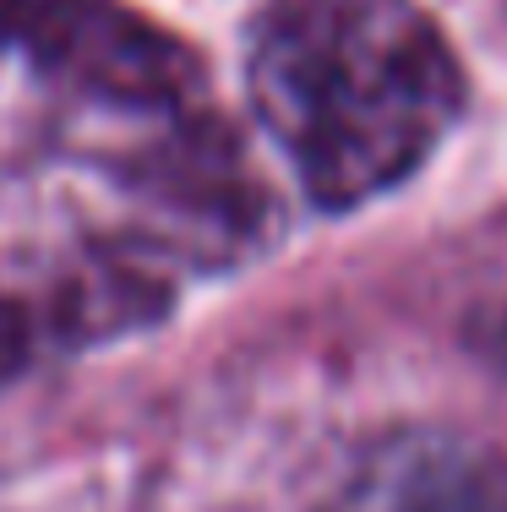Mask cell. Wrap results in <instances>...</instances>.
<instances>
[{
    "mask_svg": "<svg viewBox=\"0 0 507 512\" xmlns=\"http://www.w3.org/2000/svg\"><path fill=\"white\" fill-rule=\"evenodd\" d=\"M246 77L322 207L398 186L464 109V71L415 0H273L251 28Z\"/></svg>",
    "mask_w": 507,
    "mask_h": 512,
    "instance_id": "obj_1",
    "label": "cell"
},
{
    "mask_svg": "<svg viewBox=\"0 0 507 512\" xmlns=\"http://www.w3.org/2000/svg\"><path fill=\"white\" fill-rule=\"evenodd\" d=\"M0 44L115 109L180 115L202 82L197 55L120 0H0Z\"/></svg>",
    "mask_w": 507,
    "mask_h": 512,
    "instance_id": "obj_2",
    "label": "cell"
}]
</instances>
